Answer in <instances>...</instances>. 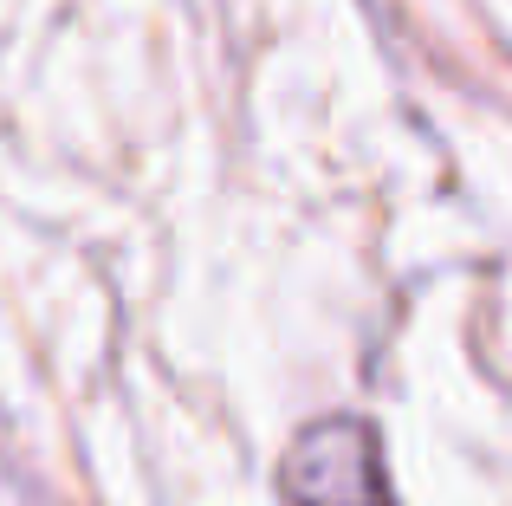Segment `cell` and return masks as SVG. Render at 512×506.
Masks as SVG:
<instances>
[{"mask_svg":"<svg viewBox=\"0 0 512 506\" xmlns=\"http://www.w3.org/2000/svg\"><path fill=\"white\" fill-rule=\"evenodd\" d=\"M279 500L286 506H396L376 422L318 416L312 429H299L286 461H279Z\"/></svg>","mask_w":512,"mask_h":506,"instance_id":"cell-1","label":"cell"}]
</instances>
